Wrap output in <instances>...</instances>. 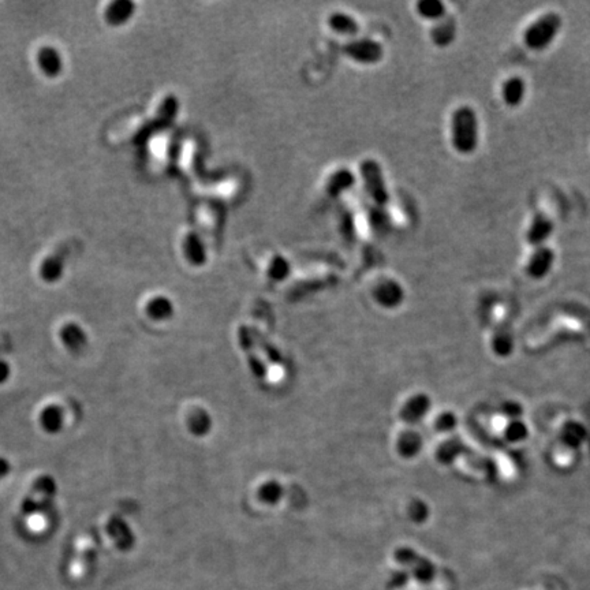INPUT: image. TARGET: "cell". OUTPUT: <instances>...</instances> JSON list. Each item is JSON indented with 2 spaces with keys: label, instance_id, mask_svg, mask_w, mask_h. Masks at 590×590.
I'll return each mask as SVG.
<instances>
[{
  "label": "cell",
  "instance_id": "24",
  "mask_svg": "<svg viewBox=\"0 0 590 590\" xmlns=\"http://www.w3.org/2000/svg\"><path fill=\"white\" fill-rule=\"evenodd\" d=\"M418 14L429 21H440L446 17V6L440 0H422L417 4Z\"/></svg>",
  "mask_w": 590,
  "mask_h": 590
},
{
  "label": "cell",
  "instance_id": "18",
  "mask_svg": "<svg viewBox=\"0 0 590 590\" xmlns=\"http://www.w3.org/2000/svg\"><path fill=\"white\" fill-rule=\"evenodd\" d=\"M39 421L42 431L55 434L63 429L64 412L57 405H50L40 412Z\"/></svg>",
  "mask_w": 590,
  "mask_h": 590
},
{
  "label": "cell",
  "instance_id": "29",
  "mask_svg": "<svg viewBox=\"0 0 590 590\" xmlns=\"http://www.w3.org/2000/svg\"><path fill=\"white\" fill-rule=\"evenodd\" d=\"M429 509L422 500H413L409 506V515L414 522H424L428 518Z\"/></svg>",
  "mask_w": 590,
  "mask_h": 590
},
{
  "label": "cell",
  "instance_id": "16",
  "mask_svg": "<svg viewBox=\"0 0 590 590\" xmlns=\"http://www.w3.org/2000/svg\"><path fill=\"white\" fill-rule=\"evenodd\" d=\"M526 96V82L521 77H510L502 85V98L506 105L518 107Z\"/></svg>",
  "mask_w": 590,
  "mask_h": 590
},
{
  "label": "cell",
  "instance_id": "21",
  "mask_svg": "<svg viewBox=\"0 0 590 590\" xmlns=\"http://www.w3.org/2000/svg\"><path fill=\"white\" fill-rule=\"evenodd\" d=\"M187 427H189V431L197 437H204L212 431L214 421H212L211 414L208 412H205L204 409H196L189 414Z\"/></svg>",
  "mask_w": 590,
  "mask_h": 590
},
{
  "label": "cell",
  "instance_id": "25",
  "mask_svg": "<svg viewBox=\"0 0 590 590\" xmlns=\"http://www.w3.org/2000/svg\"><path fill=\"white\" fill-rule=\"evenodd\" d=\"M353 183H354V177H353V174H352V173H349V171H346V170H342V171L335 173L334 177L331 178V179L328 180V183H327V190H328L332 196H336V195H340L342 192L347 190L349 187H352V186H353Z\"/></svg>",
  "mask_w": 590,
  "mask_h": 590
},
{
  "label": "cell",
  "instance_id": "26",
  "mask_svg": "<svg viewBox=\"0 0 590 590\" xmlns=\"http://www.w3.org/2000/svg\"><path fill=\"white\" fill-rule=\"evenodd\" d=\"M283 496H284V490H283V487H282V484L280 482H277V481H268V482H265L264 485H261L260 487V490H258V497L264 502V503H267V504H271V506H274V504H277L282 499H283Z\"/></svg>",
  "mask_w": 590,
  "mask_h": 590
},
{
  "label": "cell",
  "instance_id": "7",
  "mask_svg": "<svg viewBox=\"0 0 590 590\" xmlns=\"http://www.w3.org/2000/svg\"><path fill=\"white\" fill-rule=\"evenodd\" d=\"M553 230L555 226L551 217L544 212H537L531 219L529 229L526 231V241L533 248L544 246L553 234Z\"/></svg>",
  "mask_w": 590,
  "mask_h": 590
},
{
  "label": "cell",
  "instance_id": "13",
  "mask_svg": "<svg viewBox=\"0 0 590 590\" xmlns=\"http://www.w3.org/2000/svg\"><path fill=\"white\" fill-rule=\"evenodd\" d=\"M374 298L383 308L393 309L403 302L405 291L398 282L386 280L374 290Z\"/></svg>",
  "mask_w": 590,
  "mask_h": 590
},
{
  "label": "cell",
  "instance_id": "10",
  "mask_svg": "<svg viewBox=\"0 0 590 590\" xmlns=\"http://www.w3.org/2000/svg\"><path fill=\"white\" fill-rule=\"evenodd\" d=\"M136 3L132 0H114L104 10V20L114 28L126 25L136 14Z\"/></svg>",
  "mask_w": 590,
  "mask_h": 590
},
{
  "label": "cell",
  "instance_id": "3",
  "mask_svg": "<svg viewBox=\"0 0 590 590\" xmlns=\"http://www.w3.org/2000/svg\"><path fill=\"white\" fill-rule=\"evenodd\" d=\"M58 492V484L50 474H42L33 482L29 493L21 503V511L26 516L47 511L54 503Z\"/></svg>",
  "mask_w": 590,
  "mask_h": 590
},
{
  "label": "cell",
  "instance_id": "20",
  "mask_svg": "<svg viewBox=\"0 0 590 590\" xmlns=\"http://www.w3.org/2000/svg\"><path fill=\"white\" fill-rule=\"evenodd\" d=\"M174 303L167 296H155L146 303V313L156 321L170 320L174 316Z\"/></svg>",
  "mask_w": 590,
  "mask_h": 590
},
{
  "label": "cell",
  "instance_id": "1",
  "mask_svg": "<svg viewBox=\"0 0 590 590\" xmlns=\"http://www.w3.org/2000/svg\"><path fill=\"white\" fill-rule=\"evenodd\" d=\"M453 149L461 155H472L478 146V118L470 105H461L451 118Z\"/></svg>",
  "mask_w": 590,
  "mask_h": 590
},
{
  "label": "cell",
  "instance_id": "22",
  "mask_svg": "<svg viewBox=\"0 0 590 590\" xmlns=\"http://www.w3.org/2000/svg\"><path fill=\"white\" fill-rule=\"evenodd\" d=\"M183 253L192 265H204L207 261L205 248L196 234H189L183 241Z\"/></svg>",
  "mask_w": 590,
  "mask_h": 590
},
{
  "label": "cell",
  "instance_id": "9",
  "mask_svg": "<svg viewBox=\"0 0 590 590\" xmlns=\"http://www.w3.org/2000/svg\"><path fill=\"white\" fill-rule=\"evenodd\" d=\"M37 64L42 74L48 79H57L63 73V57L59 50L52 45H42L37 51Z\"/></svg>",
  "mask_w": 590,
  "mask_h": 590
},
{
  "label": "cell",
  "instance_id": "8",
  "mask_svg": "<svg viewBox=\"0 0 590 590\" xmlns=\"http://www.w3.org/2000/svg\"><path fill=\"white\" fill-rule=\"evenodd\" d=\"M60 342L73 354H82L88 347V335L79 323H66L59 332Z\"/></svg>",
  "mask_w": 590,
  "mask_h": 590
},
{
  "label": "cell",
  "instance_id": "2",
  "mask_svg": "<svg viewBox=\"0 0 590 590\" xmlns=\"http://www.w3.org/2000/svg\"><path fill=\"white\" fill-rule=\"evenodd\" d=\"M563 20L557 13H547L531 22L524 32V44L536 52L547 50L557 37Z\"/></svg>",
  "mask_w": 590,
  "mask_h": 590
},
{
  "label": "cell",
  "instance_id": "19",
  "mask_svg": "<svg viewBox=\"0 0 590 590\" xmlns=\"http://www.w3.org/2000/svg\"><path fill=\"white\" fill-rule=\"evenodd\" d=\"M433 42L437 47H449L456 36V22L453 17H444L443 20L437 21L432 28Z\"/></svg>",
  "mask_w": 590,
  "mask_h": 590
},
{
  "label": "cell",
  "instance_id": "17",
  "mask_svg": "<svg viewBox=\"0 0 590 590\" xmlns=\"http://www.w3.org/2000/svg\"><path fill=\"white\" fill-rule=\"evenodd\" d=\"M107 531L110 533V536L117 541L119 548L126 550L133 545V541H134L133 531L118 515H114L110 518L107 524Z\"/></svg>",
  "mask_w": 590,
  "mask_h": 590
},
{
  "label": "cell",
  "instance_id": "14",
  "mask_svg": "<svg viewBox=\"0 0 590 590\" xmlns=\"http://www.w3.org/2000/svg\"><path fill=\"white\" fill-rule=\"evenodd\" d=\"M238 336H239V345L242 346V349L248 354L249 366H250L253 374L256 377H260V378L265 377L267 368H265L264 362L255 353V346L256 345H255V339H253V331L252 330H248L246 327H242L238 331Z\"/></svg>",
  "mask_w": 590,
  "mask_h": 590
},
{
  "label": "cell",
  "instance_id": "31",
  "mask_svg": "<svg viewBox=\"0 0 590 590\" xmlns=\"http://www.w3.org/2000/svg\"><path fill=\"white\" fill-rule=\"evenodd\" d=\"M11 376V368L6 361L0 359V384H4Z\"/></svg>",
  "mask_w": 590,
  "mask_h": 590
},
{
  "label": "cell",
  "instance_id": "12",
  "mask_svg": "<svg viewBox=\"0 0 590 590\" xmlns=\"http://www.w3.org/2000/svg\"><path fill=\"white\" fill-rule=\"evenodd\" d=\"M67 252L58 250L45 257L40 264L39 275L45 283H57L64 275Z\"/></svg>",
  "mask_w": 590,
  "mask_h": 590
},
{
  "label": "cell",
  "instance_id": "23",
  "mask_svg": "<svg viewBox=\"0 0 590 590\" xmlns=\"http://www.w3.org/2000/svg\"><path fill=\"white\" fill-rule=\"evenodd\" d=\"M422 449V439L417 432H405L398 440V451L403 458H414Z\"/></svg>",
  "mask_w": 590,
  "mask_h": 590
},
{
  "label": "cell",
  "instance_id": "32",
  "mask_svg": "<svg viewBox=\"0 0 590 590\" xmlns=\"http://www.w3.org/2000/svg\"><path fill=\"white\" fill-rule=\"evenodd\" d=\"M11 472V463L4 456H0V481Z\"/></svg>",
  "mask_w": 590,
  "mask_h": 590
},
{
  "label": "cell",
  "instance_id": "15",
  "mask_svg": "<svg viewBox=\"0 0 590 590\" xmlns=\"http://www.w3.org/2000/svg\"><path fill=\"white\" fill-rule=\"evenodd\" d=\"M431 410V399L427 395H415L410 398L400 410V418L407 424L420 422Z\"/></svg>",
  "mask_w": 590,
  "mask_h": 590
},
{
  "label": "cell",
  "instance_id": "27",
  "mask_svg": "<svg viewBox=\"0 0 590 590\" xmlns=\"http://www.w3.org/2000/svg\"><path fill=\"white\" fill-rule=\"evenodd\" d=\"M330 25L334 29L335 32L342 33V35H354L355 32L358 30V25L355 22L353 17L343 14V13H336L331 18H330Z\"/></svg>",
  "mask_w": 590,
  "mask_h": 590
},
{
  "label": "cell",
  "instance_id": "6",
  "mask_svg": "<svg viewBox=\"0 0 590 590\" xmlns=\"http://www.w3.org/2000/svg\"><path fill=\"white\" fill-rule=\"evenodd\" d=\"M555 264V252L548 245L534 248L526 264V274L534 280L544 279L551 272Z\"/></svg>",
  "mask_w": 590,
  "mask_h": 590
},
{
  "label": "cell",
  "instance_id": "28",
  "mask_svg": "<svg viewBox=\"0 0 590 590\" xmlns=\"http://www.w3.org/2000/svg\"><path fill=\"white\" fill-rule=\"evenodd\" d=\"M289 274H290V264L286 258L277 256L271 261V265L268 270V275L271 279L280 282V280H284Z\"/></svg>",
  "mask_w": 590,
  "mask_h": 590
},
{
  "label": "cell",
  "instance_id": "30",
  "mask_svg": "<svg viewBox=\"0 0 590 590\" xmlns=\"http://www.w3.org/2000/svg\"><path fill=\"white\" fill-rule=\"evenodd\" d=\"M453 425H455V418H453V414H441V415L436 420V428H437L439 431H443V432L451 431L453 428Z\"/></svg>",
  "mask_w": 590,
  "mask_h": 590
},
{
  "label": "cell",
  "instance_id": "11",
  "mask_svg": "<svg viewBox=\"0 0 590 590\" xmlns=\"http://www.w3.org/2000/svg\"><path fill=\"white\" fill-rule=\"evenodd\" d=\"M347 55L361 63H376L383 57V48L372 40H357L347 45Z\"/></svg>",
  "mask_w": 590,
  "mask_h": 590
},
{
  "label": "cell",
  "instance_id": "5",
  "mask_svg": "<svg viewBox=\"0 0 590 590\" xmlns=\"http://www.w3.org/2000/svg\"><path fill=\"white\" fill-rule=\"evenodd\" d=\"M178 108H179V104H178L177 98L168 96V98H164L160 108H158L156 119L138 132L137 136L134 138V142L136 144L146 142V139L152 136L155 127L158 125L161 127H167L168 125H171V122L177 117Z\"/></svg>",
  "mask_w": 590,
  "mask_h": 590
},
{
  "label": "cell",
  "instance_id": "4",
  "mask_svg": "<svg viewBox=\"0 0 590 590\" xmlns=\"http://www.w3.org/2000/svg\"><path fill=\"white\" fill-rule=\"evenodd\" d=\"M359 170H361L362 179H364V183L369 196L372 197L374 201L380 205L387 204L388 192L386 187V182H384L380 166L374 160H365L361 164Z\"/></svg>",
  "mask_w": 590,
  "mask_h": 590
}]
</instances>
